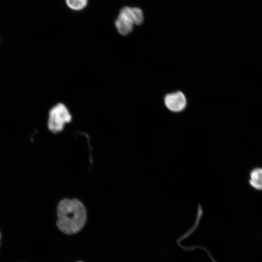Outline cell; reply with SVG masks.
<instances>
[{"instance_id": "6da1fadb", "label": "cell", "mask_w": 262, "mask_h": 262, "mask_svg": "<svg viewBox=\"0 0 262 262\" xmlns=\"http://www.w3.org/2000/svg\"><path fill=\"white\" fill-rule=\"evenodd\" d=\"M57 225L65 233L72 234L80 231L84 226L87 212L84 204L76 198H64L57 208Z\"/></svg>"}, {"instance_id": "7a4b0ae2", "label": "cell", "mask_w": 262, "mask_h": 262, "mask_svg": "<svg viewBox=\"0 0 262 262\" xmlns=\"http://www.w3.org/2000/svg\"><path fill=\"white\" fill-rule=\"evenodd\" d=\"M72 115L67 107L62 103L53 106L49 110L48 128L54 133L62 131L66 124L72 120Z\"/></svg>"}, {"instance_id": "3957f363", "label": "cell", "mask_w": 262, "mask_h": 262, "mask_svg": "<svg viewBox=\"0 0 262 262\" xmlns=\"http://www.w3.org/2000/svg\"><path fill=\"white\" fill-rule=\"evenodd\" d=\"M115 27L119 34L125 36L130 33L134 25L130 12L129 6L123 7L115 22Z\"/></svg>"}, {"instance_id": "277c9868", "label": "cell", "mask_w": 262, "mask_h": 262, "mask_svg": "<svg viewBox=\"0 0 262 262\" xmlns=\"http://www.w3.org/2000/svg\"><path fill=\"white\" fill-rule=\"evenodd\" d=\"M167 108L173 112H180L186 107L187 101L185 95L180 91L168 94L164 99Z\"/></svg>"}, {"instance_id": "5b68a950", "label": "cell", "mask_w": 262, "mask_h": 262, "mask_svg": "<svg viewBox=\"0 0 262 262\" xmlns=\"http://www.w3.org/2000/svg\"><path fill=\"white\" fill-rule=\"evenodd\" d=\"M249 183L253 188L259 190H262V168H257L251 171Z\"/></svg>"}, {"instance_id": "8992f818", "label": "cell", "mask_w": 262, "mask_h": 262, "mask_svg": "<svg viewBox=\"0 0 262 262\" xmlns=\"http://www.w3.org/2000/svg\"><path fill=\"white\" fill-rule=\"evenodd\" d=\"M130 12L134 25H140L144 21V14L142 10L138 7H129Z\"/></svg>"}, {"instance_id": "52a82bcc", "label": "cell", "mask_w": 262, "mask_h": 262, "mask_svg": "<svg viewBox=\"0 0 262 262\" xmlns=\"http://www.w3.org/2000/svg\"><path fill=\"white\" fill-rule=\"evenodd\" d=\"M67 7L74 11H80L84 9L88 2V0H65Z\"/></svg>"}, {"instance_id": "ba28073f", "label": "cell", "mask_w": 262, "mask_h": 262, "mask_svg": "<svg viewBox=\"0 0 262 262\" xmlns=\"http://www.w3.org/2000/svg\"><path fill=\"white\" fill-rule=\"evenodd\" d=\"M0 237H1V235H0Z\"/></svg>"}, {"instance_id": "9c48e42d", "label": "cell", "mask_w": 262, "mask_h": 262, "mask_svg": "<svg viewBox=\"0 0 262 262\" xmlns=\"http://www.w3.org/2000/svg\"></svg>"}]
</instances>
